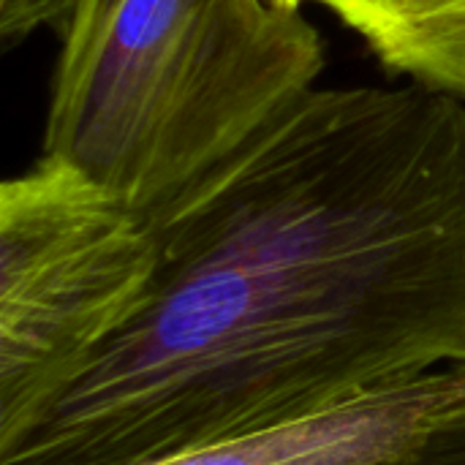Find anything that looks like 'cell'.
Segmentation results:
<instances>
[{
	"label": "cell",
	"instance_id": "cell-1",
	"mask_svg": "<svg viewBox=\"0 0 465 465\" xmlns=\"http://www.w3.org/2000/svg\"><path fill=\"white\" fill-rule=\"evenodd\" d=\"M131 319L0 465H147L465 368V104L311 90L150 218Z\"/></svg>",
	"mask_w": 465,
	"mask_h": 465
},
{
	"label": "cell",
	"instance_id": "cell-2",
	"mask_svg": "<svg viewBox=\"0 0 465 465\" xmlns=\"http://www.w3.org/2000/svg\"><path fill=\"white\" fill-rule=\"evenodd\" d=\"M44 155L155 218L316 90L324 41L283 0H65Z\"/></svg>",
	"mask_w": 465,
	"mask_h": 465
},
{
	"label": "cell",
	"instance_id": "cell-3",
	"mask_svg": "<svg viewBox=\"0 0 465 465\" xmlns=\"http://www.w3.org/2000/svg\"><path fill=\"white\" fill-rule=\"evenodd\" d=\"M153 223L44 155L0 188V439L131 319L158 270Z\"/></svg>",
	"mask_w": 465,
	"mask_h": 465
},
{
	"label": "cell",
	"instance_id": "cell-4",
	"mask_svg": "<svg viewBox=\"0 0 465 465\" xmlns=\"http://www.w3.org/2000/svg\"><path fill=\"white\" fill-rule=\"evenodd\" d=\"M460 401L465 368H444L409 387L147 465H381Z\"/></svg>",
	"mask_w": 465,
	"mask_h": 465
},
{
	"label": "cell",
	"instance_id": "cell-5",
	"mask_svg": "<svg viewBox=\"0 0 465 465\" xmlns=\"http://www.w3.org/2000/svg\"><path fill=\"white\" fill-rule=\"evenodd\" d=\"M395 74L465 104V0H316Z\"/></svg>",
	"mask_w": 465,
	"mask_h": 465
},
{
	"label": "cell",
	"instance_id": "cell-6",
	"mask_svg": "<svg viewBox=\"0 0 465 465\" xmlns=\"http://www.w3.org/2000/svg\"><path fill=\"white\" fill-rule=\"evenodd\" d=\"M381 465H465V401L441 411L403 452Z\"/></svg>",
	"mask_w": 465,
	"mask_h": 465
},
{
	"label": "cell",
	"instance_id": "cell-7",
	"mask_svg": "<svg viewBox=\"0 0 465 465\" xmlns=\"http://www.w3.org/2000/svg\"><path fill=\"white\" fill-rule=\"evenodd\" d=\"M283 3H292V5H302L305 0H283ZM313 3H316V0H313Z\"/></svg>",
	"mask_w": 465,
	"mask_h": 465
}]
</instances>
